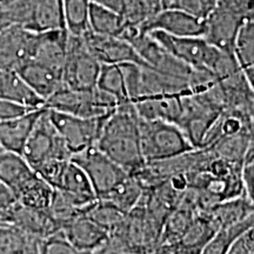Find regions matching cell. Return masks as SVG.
<instances>
[{"label":"cell","instance_id":"1","mask_svg":"<svg viewBox=\"0 0 254 254\" xmlns=\"http://www.w3.org/2000/svg\"><path fill=\"white\" fill-rule=\"evenodd\" d=\"M95 147L128 173H134L144 166L139 140V117L132 101L119 104L110 113Z\"/></svg>","mask_w":254,"mask_h":254},{"label":"cell","instance_id":"2","mask_svg":"<svg viewBox=\"0 0 254 254\" xmlns=\"http://www.w3.org/2000/svg\"><path fill=\"white\" fill-rule=\"evenodd\" d=\"M139 140L145 164L166 160L195 150L176 124L139 118Z\"/></svg>","mask_w":254,"mask_h":254},{"label":"cell","instance_id":"3","mask_svg":"<svg viewBox=\"0 0 254 254\" xmlns=\"http://www.w3.org/2000/svg\"><path fill=\"white\" fill-rule=\"evenodd\" d=\"M118 105L116 98L97 87L91 90H74L63 86L45 101L44 106L80 118H98L110 114Z\"/></svg>","mask_w":254,"mask_h":254},{"label":"cell","instance_id":"4","mask_svg":"<svg viewBox=\"0 0 254 254\" xmlns=\"http://www.w3.org/2000/svg\"><path fill=\"white\" fill-rule=\"evenodd\" d=\"M21 155L32 168L52 159L71 160V152L51 122L49 110L45 106L40 111L33 128L28 135Z\"/></svg>","mask_w":254,"mask_h":254},{"label":"cell","instance_id":"5","mask_svg":"<svg viewBox=\"0 0 254 254\" xmlns=\"http://www.w3.org/2000/svg\"><path fill=\"white\" fill-rule=\"evenodd\" d=\"M4 6L12 25L27 31L46 32L65 28L63 0H15Z\"/></svg>","mask_w":254,"mask_h":254},{"label":"cell","instance_id":"6","mask_svg":"<svg viewBox=\"0 0 254 254\" xmlns=\"http://www.w3.org/2000/svg\"><path fill=\"white\" fill-rule=\"evenodd\" d=\"M155 40L177 59L193 69L213 71L222 51L208 44L202 37H174L161 31H151Z\"/></svg>","mask_w":254,"mask_h":254},{"label":"cell","instance_id":"7","mask_svg":"<svg viewBox=\"0 0 254 254\" xmlns=\"http://www.w3.org/2000/svg\"><path fill=\"white\" fill-rule=\"evenodd\" d=\"M254 12H245L230 0H217L214 8L205 19L202 38L224 52L233 53L234 41L244 20Z\"/></svg>","mask_w":254,"mask_h":254},{"label":"cell","instance_id":"8","mask_svg":"<svg viewBox=\"0 0 254 254\" xmlns=\"http://www.w3.org/2000/svg\"><path fill=\"white\" fill-rule=\"evenodd\" d=\"M101 64L92 55L84 37L68 33L67 50L63 67V84L74 90H91L95 87Z\"/></svg>","mask_w":254,"mask_h":254},{"label":"cell","instance_id":"9","mask_svg":"<svg viewBox=\"0 0 254 254\" xmlns=\"http://www.w3.org/2000/svg\"><path fill=\"white\" fill-rule=\"evenodd\" d=\"M71 160L86 173L97 199L107 194L129 174L95 146L72 155Z\"/></svg>","mask_w":254,"mask_h":254},{"label":"cell","instance_id":"10","mask_svg":"<svg viewBox=\"0 0 254 254\" xmlns=\"http://www.w3.org/2000/svg\"><path fill=\"white\" fill-rule=\"evenodd\" d=\"M47 109V107H46ZM49 110L51 122L62 135L72 155L95 146L107 116L98 118H80ZM72 158V157H71Z\"/></svg>","mask_w":254,"mask_h":254},{"label":"cell","instance_id":"11","mask_svg":"<svg viewBox=\"0 0 254 254\" xmlns=\"http://www.w3.org/2000/svg\"><path fill=\"white\" fill-rule=\"evenodd\" d=\"M34 32L18 25L0 31V69L17 72L31 58Z\"/></svg>","mask_w":254,"mask_h":254},{"label":"cell","instance_id":"12","mask_svg":"<svg viewBox=\"0 0 254 254\" xmlns=\"http://www.w3.org/2000/svg\"><path fill=\"white\" fill-rule=\"evenodd\" d=\"M60 233L75 249L91 254H98L109 238V230L85 213L64 225Z\"/></svg>","mask_w":254,"mask_h":254},{"label":"cell","instance_id":"13","mask_svg":"<svg viewBox=\"0 0 254 254\" xmlns=\"http://www.w3.org/2000/svg\"><path fill=\"white\" fill-rule=\"evenodd\" d=\"M88 50L100 64H120L133 63L138 65L147 66L136 51L128 41L120 37L99 36V34L87 32L84 36Z\"/></svg>","mask_w":254,"mask_h":254},{"label":"cell","instance_id":"14","mask_svg":"<svg viewBox=\"0 0 254 254\" xmlns=\"http://www.w3.org/2000/svg\"><path fill=\"white\" fill-rule=\"evenodd\" d=\"M67 40L68 32L65 28L34 32L30 60L63 73L66 50H67Z\"/></svg>","mask_w":254,"mask_h":254},{"label":"cell","instance_id":"15","mask_svg":"<svg viewBox=\"0 0 254 254\" xmlns=\"http://www.w3.org/2000/svg\"><path fill=\"white\" fill-rule=\"evenodd\" d=\"M144 32L161 31L174 37H202L205 20L177 9H161L147 23L139 27Z\"/></svg>","mask_w":254,"mask_h":254},{"label":"cell","instance_id":"16","mask_svg":"<svg viewBox=\"0 0 254 254\" xmlns=\"http://www.w3.org/2000/svg\"><path fill=\"white\" fill-rule=\"evenodd\" d=\"M8 226L18 228L40 240L55 236L60 232L58 224L49 211L28 207L19 201L15 202L12 208Z\"/></svg>","mask_w":254,"mask_h":254},{"label":"cell","instance_id":"17","mask_svg":"<svg viewBox=\"0 0 254 254\" xmlns=\"http://www.w3.org/2000/svg\"><path fill=\"white\" fill-rule=\"evenodd\" d=\"M219 228L208 211L195 213L192 222L178 243L166 246L178 254H200L206 244Z\"/></svg>","mask_w":254,"mask_h":254},{"label":"cell","instance_id":"18","mask_svg":"<svg viewBox=\"0 0 254 254\" xmlns=\"http://www.w3.org/2000/svg\"><path fill=\"white\" fill-rule=\"evenodd\" d=\"M38 176L21 154L0 152V182L17 199L20 192Z\"/></svg>","mask_w":254,"mask_h":254},{"label":"cell","instance_id":"19","mask_svg":"<svg viewBox=\"0 0 254 254\" xmlns=\"http://www.w3.org/2000/svg\"><path fill=\"white\" fill-rule=\"evenodd\" d=\"M71 196L82 207L88 208L97 200L93 187L80 166L68 160L64 167L56 189Z\"/></svg>","mask_w":254,"mask_h":254},{"label":"cell","instance_id":"20","mask_svg":"<svg viewBox=\"0 0 254 254\" xmlns=\"http://www.w3.org/2000/svg\"><path fill=\"white\" fill-rule=\"evenodd\" d=\"M17 72L28 87L44 101L64 86L62 73L31 60L24 64Z\"/></svg>","mask_w":254,"mask_h":254},{"label":"cell","instance_id":"21","mask_svg":"<svg viewBox=\"0 0 254 254\" xmlns=\"http://www.w3.org/2000/svg\"><path fill=\"white\" fill-rule=\"evenodd\" d=\"M41 109L43 107L17 118L0 122V147L2 151L21 154Z\"/></svg>","mask_w":254,"mask_h":254},{"label":"cell","instance_id":"22","mask_svg":"<svg viewBox=\"0 0 254 254\" xmlns=\"http://www.w3.org/2000/svg\"><path fill=\"white\" fill-rule=\"evenodd\" d=\"M182 97H148L133 103L140 119L161 120L171 124L179 123L182 116Z\"/></svg>","mask_w":254,"mask_h":254},{"label":"cell","instance_id":"23","mask_svg":"<svg viewBox=\"0 0 254 254\" xmlns=\"http://www.w3.org/2000/svg\"><path fill=\"white\" fill-rule=\"evenodd\" d=\"M0 99L13 101L31 110L40 109L45 105V101L28 87L18 72L4 69H0Z\"/></svg>","mask_w":254,"mask_h":254},{"label":"cell","instance_id":"24","mask_svg":"<svg viewBox=\"0 0 254 254\" xmlns=\"http://www.w3.org/2000/svg\"><path fill=\"white\" fill-rule=\"evenodd\" d=\"M233 53L244 74L253 85L254 81V15L244 20L234 41Z\"/></svg>","mask_w":254,"mask_h":254},{"label":"cell","instance_id":"25","mask_svg":"<svg viewBox=\"0 0 254 254\" xmlns=\"http://www.w3.org/2000/svg\"><path fill=\"white\" fill-rule=\"evenodd\" d=\"M209 213L219 228L228 226L254 214V201L246 195L236 196L214 205L209 208Z\"/></svg>","mask_w":254,"mask_h":254},{"label":"cell","instance_id":"26","mask_svg":"<svg viewBox=\"0 0 254 254\" xmlns=\"http://www.w3.org/2000/svg\"><path fill=\"white\" fill-rule=\"evenodd\" d=\"M254 227V214L237 224L218 228L200 254H227L236 241Z\"/></svg>","mask_w":254,"mask_h":254},{"label":"cell","instance_id":"27","mask_svg":"<svg viewBox=\"0 0 254 254\" xmlns=\"http://www.w3.org/2000/svg\"><path fill=\"white\" fill-rule=\"evenodd\" d=\"M142 193H144V189L141 184L134 177V174L129 173L125 180H123L107 194L99 198V200L110 202L120 212L127 214L132 208L135 207L142 196Z\"/></svg>","mask_w":254,"mask_h":254},{"label":"cell","instance_id":"28","mask_svg":"<svg viewBox=\"0 0 254 254\" xmlns=\"http://www.w3.org/2000/svg\"><path fill=\"white\" fill-rule=\"evenodd\" d=\"M41 240L12 226H0V254H40Z\"/></svg>","mask_w":254,"mask_h":254},{"label":"cell","instance_id":"29","mask_svg":"<svg viewBox=\"0 0 254 254\" xmlns=\"http://www.w3.org/2000/svg\"><path fill=\"white\" fill-rule=\"evenodd\" d=\"M88 27L90 32L99 36L120 37L127 26L122 14L91 2L88 12Z\"/></svg>","mask_w":254,"mask_h":254},{"label":"cell","instance_id":"30","mask_svg":"<svg viewBox=\"0 0 254 254\" xmlns=\"http://www.w3.org/2000/svg\"><path fill=\"white\" fill-rule=\"evenodd\" d=\"M90 0H63V12L65 28L72 36L84 37L88 27Z\"/></svg>","mask_w":254,"mask_h":254},{"label":"cell","instance_id":"31","mask_svg":"<svg viewBox=\"0 0 254 254\" xmlns=\"http://www.w3.org/2000/svg\"><path fill=\"white\" fill-rule=\"evenodd\" d=\"M161 9V0H124L122 17L126 26L139 28Z\"/></svg>","mask_w":254,"mask_h":254},{"label":"cell","instance_id":"32","mask_svg":"<svg viewBox=\"0 0 254 254\" xmlns=\"http://www.w3.org/2000/svg\"><path fill=\"white\" fill-rule=\"evenodd\" d=\"M95 87L105 93L112 95L119 104L129 101L127 97L125 80L119 65L113 64H101L99 75H98Z\"/></svg>","mask_w":254,"mask_h":254},{"label":"cell","instance_id":"33","mask_svg":"<svg viewBox=\"0 0 254 254\" xmlns=\"http://www.w3.org/2000/svg\"><path fill=\"white\" fill-rule=\"evenodd\" d=\"M53 192L55 190L45 180L37 176L21 190L20 194L17 196V201L28 207L49 211Z\"/></svg>","mask_w":254,"mask_h":254},{"label":"cell","instance_id":"34","mask_svg":"<svg viewBox=\"0 0 254 254\" xmlns=\"http://www.w3.org/2000/svg\"><path fill=\"white\" fill-rule=\"evenodd\" d=\"M217 0H161L163 9H177L205 20L214 8Z\"/></svg>","mask_w":254,"mask_h":254},{"label":"cell","instance_id":"35","mask_svg":"<svg viewBox=\"0 0 254 254\" xmlns=\"http://www.w3.org/2000/svg\"><path fill=\"white\" fill-rule=\"evenodd\" d=\"M40 254H91L82 252L72 246L67 240L64 238L62 233H57L46 239L41 240Z\"/></svg>","mask_w":254,"mask_h":254},{"label":"cell","instance_id":"36","mask_svg":"<svg viewBox=\"0 0 254 254\" xmlns=\"http://www.w3.org/2000/svg\"><path fill=\"white\" fill-rule=\"evenodd\" d=\"M17 202L12 192L0 182V226H8L9 214Z\"/></svg>","mask_w":254,"mask_h":254},{"label":"cell","instance_id":"37","mask_svg":"<svg viewBox=\"0 0 254 254\" xmlns=\"http://www.w3.org/2000/svg\"><path fill=\"white\" fill-rule=\"evenodd\" d=\"M227 254H254V228L244 233L232 245Z\"/></svg>","mask_w":254,"mask_h":254},{"label":"cell","instance_id":"38","mask_svg":"<svg viewBox=\"0 0 254 254\" xmlns=\"http://www.w3.org/2000/svg\"><path fill=\"white\" fill-rule=\"evenodd\" d=\"M30 111L33 110L27 109V107L21 106V105L19 104H15L13 101L0 99V122L24 116V114L30 112Z\"/></svg>","mask_w":254,"mask_h":254},{"label":"cell","instance_id":"39","mask_svg":"<svg viewBox=\"0 0 254 254\" xmlns=\"http://www.w3.org/2000/svg\"><path fill=\"white\" fill-rule=\"evenodd\" d=\"M92 4L99 5L101 7L111 9V11L117 12L122 14L124 7V0H90Z\"/></svg>","mask_w":254,"mask_h":254},{"label":"cell","instance_id":"40","mask_svg":"<svg viewBox=\"0 0 254 254\" xmlns=\"http://www.w3.org/2000/svg\"><path fill=\"white\" fill-rule=\"evenodd\" d=\"M12 23L9 20L7 12H6L5 6L0 5V31H2L4 28L11 26Z\"/></svg>","mask_w":254,"mask_h":254},{"label":"cell","instance_id":"41","mask_svg":"<svg viewBox=\"0 0 254 254\" xmlns=\"http://www.w3.org/2000/svg\"><path fill=\"white\" fill-rule=\"evenodd\" d=\"M238 7H240L245 12H254L253 11V0H230Z\"/></svg>","mask_w":254,"mask_h":254},{"label":"cell","instance_id":"42","mask_svg":"<svg viewBox=\"0 0 254 254\" xmlns=\"http://www.w3.org/2000/svg\"><path fill=\"white\" fill-rule=\"evenodd\" d=\"M153 254H178V253L174 252V251H172L171 249H168L166 246H160Z\"/></svg>","mask_w":254,"mask_h":254},{"label":"cell","instance_id":"43","mask_svg":"<svg viewBox=\"0 0 254 254\" xmlns=\"http://www.w3.org/2000/svg\"><path fill=\"white\" fill-rule=\"evenodd\" d=\"M15 0H0V5L4 6V5H8V4H12V2H14Z\"/></svg>","mask_w":254,"mask_h":254},{"label":"cell","instance_id":"44","mask_svg":"<svg viewBox=\"0 0 254 254\" xmlns=\"http://www.w3.org/2000/svg\"><path fill=\"white\" fill-rule=\"evenodd\" d=\"M1 151H2V150H1V147H0V152H1Z\"/></svg>","mask_w":254,"mask_h":254}]
</instances>
